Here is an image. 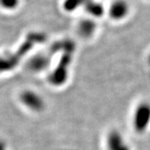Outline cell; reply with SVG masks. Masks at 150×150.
Masks as SVG:
<instances>
[{"label":"cell","mask_w":150,"mask_h":150,"mask_svg":"<svg viewBox=\"0 0 150 150\" xmlns=\"http://www.w3.org/2000/svg\"><path fill=\"white\" fill-rule=\"evenodd\" d=\"M106 146L108 150H131L123 134L116 129L111 130L107 135Z\"/></svg>","instance_id":"2"},{"label":"cell","mask_w":150,"mask_h":150,"mask_svg":"<svg viewBox=\"0 0 150 150\" xmlns=\"http://www.w3.org/2000/svg\"><path fill=\"white\" fill-rule=\"evenodd\" d=\"M93 24L91 22H84L83 23V24L81 25V32L83 33L85 36L90 34L93 30Z\"/></svg>","instance_id":"4"},{"label":"cell","mask_w":150,"mask_h":150,"mask_svg":"<svg viewBox=\"0 0 150 150\" xmlns=\"http://www.w3.org/2000/svg\"><path fill=\"white\" fill-rule=\"evenodd\" d=\"M0 3L5 8H12L16 6V4H18V0H0Z\"/></svg>","instance_id":"5"},{"label":"cell","mask_w":150,"mask_h":150,"mask_svg":"<svg viewBox=\"0 0 150 150\" xmlns=\"http://www.w3.org/2000/svg\"><path fill=\"white\" fill-rule=\"evenodd\" d=\"M150 125V103L142 102L136 107L133 115V128L139 134L145 133Z\"/></svg>","instance_id":"1"},{"label":"cell","mask_w":150,"mask_h":150,"mask_svg":"<svg viewBox=\"0 0 150 150\" xmlns=\"http://www.w3.org/2000/svg\"><path fill=\"white\" fill-rule=\"evenodd\" d=\"M128 13V6L123 1L114 3L110 8V15L115 19H119L125 16Z\"/></svg>","instance_id":"3"},{"label":"cell","mask_w":150,"mask_h":150,"mask_svg":"<svg viewBox=\"0 0 150 150\" xmlns=\"http://www.w3.org/2000/svg\"><path fill=\"white\" fill-rule=\"evenodd\" d=\"M149 62H150V57H149Z\"/></svg>","instance_id":"6"}]
</instances>
